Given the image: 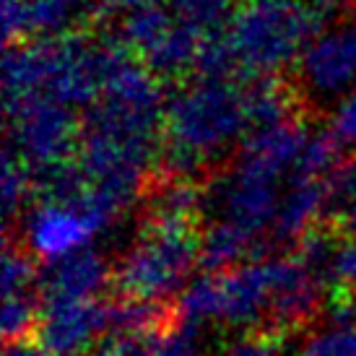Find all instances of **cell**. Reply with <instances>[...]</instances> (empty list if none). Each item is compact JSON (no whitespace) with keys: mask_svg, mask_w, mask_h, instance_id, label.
Segmentation results:
<instances>
[{"mask_svg":"<svg viewBox=\"0 0 356 356\" xmlns=\"http://www.w3.org/2000/svg\"><path fill=\"white\" fill-rule=\"evenodd\" d=\"M252 130V81L198 76L179 86L167 102L156 175L195 179L237 143L242 146Z\"/></svg>","mask_w":356,"mask_h":356,"instance_id":"6da1fadb","label":"cell"},{"mask_svg":"<svg viewBox=\"0 0 356 356\" xmlns=\"http://www.w3.org/2000/svg\"><path fill=\"white\" fill-rule=\"evenodd\" d=\"M122 50V42L81 31L13 44L3 60V102L8 107L42 97L73 109L91 107Z\"/></svg>","mask_w":356,"mask_h":356,"instance_id":"7a4b0ae2","label":"cell"},{"mask_svg":"<svg viewBox=\"0 0 356 356\" xmlns=\"http://www.w3.org/2000/svg\"><path fill=\"white\" fill-rule=\"evenodd\" d=\"M323 29V19L305 0H245L221 34L234 76L273 79Z\"/></svg>","mask_w":356,"mask_h":356,"instance_id":"3957f363","label":"cell"},{"mask_svg":"<svg viewBox=\"0 0 356 356\" xmlns=\"http://www.w3.org/2000/svg\"><path fill=\"white\" fill-rule=\"evenodd\" d=\"M289 255H268L229 270L203 273L179 294L177 312L193 325L221 323L232 327L268 330L281 281L286 276Z\"/></svg>","mask_w":356,"mask_h":356,"instance_id":"277c9868","label":"cell"},{"mask_svg":"<svg viewBox=\"0 0 356 356\" xmlns=\"http://www.w3.org/2000/svg\"><path fill=\"white\" fill-rule=\"evenodd\" d=\"M200 224L140 218L136 239L112 268L118 299L164 305L188 289L193 268L200 266Z\"/></svg>","mask_w":356,"mask_h":356,"instance_id":"5b68a950","label":"cell"},{"mask_svg":"<svg viewBox=\"0 0 356 356\" xmlns=\"http://www.w3.org/2000/svg\"><path fill=\"white\" fill-rule=\"evenodd\" d=\"M120 216L122 211L91 185L79 200H37L24 218V248L34 260L58 263L91 248L94 237L107 232Z\"/></svg>","mask_w":356,"mask_h":356,"instance_id":"8992f818","label":"cell"},{"mask_svg":"<svg viewBox=\"0 0 356 356\" xmlns=\"http://www.w3.org/2000/svg\"><path fill=\"white\" fill-rule=\"evenodd\" d=\"M8 120V146L16 156L40 175L76 159L83 136L79 109L65 107L52 99H24L6 107Z\"/></svg>","mask_w":356,"mask_h":356,"instance_id":"52a82bcc","label":"cell"},{"mask_svg":"<svg viewBox=\"0 0 356 356\" xmlns=\"http://www.w3.org/2000/svg\"><path fill=\"white\" fill-rule=\"evenodd\" d=\"M356 83V29L351 19L320 29L299 58V91L312 99H333Z\"/></svg>","mask_w":356,"mask_h":356,"instance_id":"ba28073f","label":"cell"},{"mask_svg":"<svg viewBox=\"0 0 356 356\" xmlns=\"http://www.w3.org/2000/svg\"><path fill=\"white\" fill-rule=\"evenodd\" d=\"M107 330H112V302L104 299L42 302L37 343L47 354L76 356Z\"/></svg>","mask_w":356,"mask_h":356,"instance_id":"9c48e42d","label":"cell"},{"mask_svg":"<svg viewBox=\"0 0 356 356\" xmlns=\"http://www.w3.org/2000/svg\"><path fill=\"white\" fill-rule=\"evenodd\" d=\"M91 10L94 0H3V40L13 47L34 37H65L81 31L76 24Z\"/></svg>","mask_w":356,"mask_h":356,"instance_id":"30bf717a","label":"cell"},{"mask_svg":"<svg viewBox=\"0 0 356 356\" xmlns=\"http://www.w3.org/2000/svg\"><path fill=\"white\" fill-rule=\"evenodd\" d=\"M109 260L99 250L86 248L73 255L63 257L42 273L40 302H58V299H102L107 284H112Z\"/></svg>","mask_w":356,"mask_h":356,"instance_id":"8fae6325","label":"cell"},{"mask_svg":"<svg viewBox=\"0 0 356 356\" xmlns=\"http://www.w3.org/2000/svg\"><path fill=\"white\" fill-rule=\"evenodd\" d=\"M99 356H200V330L177 317L151 333H115L102 343Z\"/></svg>","mask_w":356,"mask_h":356,"instance_id":"7c38bea8","label":"cell"},{"mask_svg":"<svg viewBox=\"0 0 356 356\" xmlns=\"http://www.w3.org/2000/svg\"><path fill=\"white\" fill-rule=\"evenodd\" d=\"M3 218H6V237L13 234L16 221H21L26 200L34 198V175L13 151L6 149L3 156Z\"/></svg>","mask_w":356,"mask_h":356,"instance_id":"4fadbf2b","label":"cell"},{"mask_svg":"<svg viewBox=\"0 0 356 356\" xmlns=\"http://www.w3.org/2000/svg\"><path fill=\"white\" fill-rule=\"evenodd\" d=\"M37 281H42L37 273V260L24 245H16L13 237H6L3 250V294L19 297V294H34Z\"/></svg>","mask_w":356,"mask_h":356,"instance_id":"5bb4252c","label":"cell"},{"mask_svg":"<svg viewBox=\"0 0 356 356\" xmlns=\"http://www.w3.org/2000/svg\"><path fill=\"white\" fill-rule=\"evenodd\" d=\"M299 356H356V325L325 323L315 327L305 338Z\"/></svg>","mask_w":356,"mask_h":356,"instance_id":"9a60e30c","label":"cell"},{"mask_svg":"<svg viewBox=\"0 0 356 356\" xmlns=\"http://www.w3.org/2000/svg\"><path fill=\"white\" fill-rule=\"evenodd\" d=\"M221 356H284V343L278 333L250 330L248 336L234 341Z\"/></svg>","mask_w":356,"mask_h":356,"instance_id":"2e32d148","label":"cell"},{"mask_svg":"<svg viewBox=\"0 0 356 356\" xmlns=\"http://www.w3.org/2000/svg\"><path fill=\"white\" fill-rule=\"evenodd\" d=\"M330 130L336 133V138L343 146H356V89L348 91L336 107L333 120H330Z\"/></svg>","mask_w":356,"mask_h":356,"instance_id":"e0dca14e","label":"cell"},{"mask_svg":"<svg viewBox=\"0 0 356 356\" xmlns=\"http://www.w3.org/2000/svg\"><path fill=\"white\" fill-rule=\"evenodd\" d=\"M333 281L338 286L356 289V237H346L333 257Z\"/></svg>","mask_w":356,"mask_h":356,"instance_id":"ac0fdd59","label":"cell"},{"mask_svg":"<svg viewBox=\"0 0 356 356\" xmlns=\"http://www.w3.org/2000/svg\"><path fill=\"white\" fill-rule=\"evenodd\" d=\"M333 227H336L338 234L356 237V200H351L343 211H338L336 216H333Z\"/></svg>","mask_w":356,"mask_h":356,"instance_id":"d6986e66","label":"cell"},{"mask_svg":"<svg viewBox=\"0 0 356 356\" xmlns=\"http://www.w3.org/2000/svg\"><path fill=\"white\" fill-rule=\"evenodd\" d=\"M6 356H47V351H44L37 341H24V343H13V346H8Z\"/></svg>","mask_w":356,"mask_h":356,"instance_id":"ffe728a7","label":"cell"},{"mask_svg":"<svg viewBox=\"0 0 356 356\" xmlns=\"http://www.w3.org/2000/svg\"><path fill=\"white\" fill-rule=\"evenodd\" d=\"M76 356H86V354H76Z\"/></svg>","mask_w":356,"mask_h":356,"instance_id":"44dd1931","label":"cell"}]
</instances>
